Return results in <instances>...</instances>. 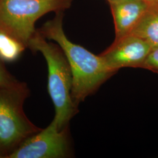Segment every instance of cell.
Listing matches in <instances>:
<instances>
[{
	"label": "cell",
	"mask_w": 158,
	"mask_h": 158,
	"mask_svg": "<svg viewBox=\"0 0 158 158\" xmlns=\"http://www.w3.org/2000/svg\"><path fill=\"white\" fill-rule=\"evenodd\" d=\"M142 68L158 73V47L151 51Z\"/></svg>",
	"instance_id": "11"
},
{
	"label": "cell",
	"mask_w": 158,
	"mask_h": 158,
	"mask_svg": "<svg viewBox=\"0 0 158 158\" xmlns=\"http://www.w3.org/2000/svg\"><path fill=\"white\" fill-rule=\"evenodd\" d=\"M18 81L6 69L4 62L0 59V86H10L18 83Z\"/></svg>",
	"instance_id": "10"
},
{
	"label": "cell",
	"mask_w": 158,
	"mask_h": 158,
	"mask_svg": "<svg viewBox=\"0 0 158 158\" xmlns=\"http://www.w3.org/2000/svg\"><path fill=\"white\" fill-rule=\"evenodd\" d=\"M26 48L19 40L0 29V59L3 62H15Z\"/></svg>",
	"instance_id": "9"
},
{
	"label": "cell",
	"mask_w": 158,
	"mask_h": 158,
	"mask_svg": "<svg viewBox=\"0 0 158 158\" xmlns=\"http://www.w3.org/2000/svg\"><path fill=\"white\" fill-rule=\"evenodd\" d=\"M112 12L115 39L130 34L153 3L148 0H107Z\"/></svg>",
	"instance_id": "7"
},
{
	"label": "cell",
	"mask_w": 158,
	"mask_h": 158,
	"mask_svg": "<svg viewBox=\"0 0 158 158\" xmlns=\"http://www.w3.org/2000/svg\"><path fill=\"white\" fill-rule=\"evenodd\" d=\"M72 0H0V29L10 34L28 48L36 31L35 25L50 12L66 10Z\"/></svg>",
	"instance_id": "4"
},
{
	"label": "cell",
	"mask_w": 158,
	"mask_h": 158,
	"mask_svg": "<svg viewBox=\"0 0 158 158\" xmlns=\"http://www.w3.org/2000/svg\"><path fill=\"white\" fill-rule=\"evenodd\" d=\"M148 1H149V0H148Z\"/></svg>",
	"instance_id": "15"
},
{
	"label": "cell",
	"mask_w": 158,
	"mask_h": 158,
	"mask_svg": "<svg viewBox=\"0 0 158 158\" xmlns=\"http://www.w3.org/2000/svg\"><path fill=\"white\" fill-rule=\"evenodd\" d=\"M0 158H2V157H1V156H0Z\"/></svg>",
	"instance_id": "13"
},
{
	"label": "cell",
	"mask_w": 158,
	"mask_h": 158,
	"mask_svg": "<svg viewBox=\"0 0 158 158\" xmlns=\"http://www.w3.org/2000/svg\"><path fill=\"white\" fill-rule=\"evenodd\" d=\"M27 85L19 81L0 86V156L7 158L29 136L42 130L29 119L23 104L29 96Z\"/></svg>",
	"instance_id": "3"
},
{
	"label": "cell",
	"mask_w": 158,
	"mask_h": 158,
	"mask_svg": "<svg viewBox=\"0 0 158 158\" xmlns=\"http://www.w3.org/2000/svg\"><path fill=\"white\" fill-rule=\"evenodd\" d=\"M28 48L39 52L45 59L48 69V90L55 106L53 120L60 130L68 125L77 112L72 98L73 77L67 58L59 46L46 41L37 30L30 40Z\"/></svg>",
	"instance_id": "2"
},
{
	"label": "cell",
	"mask_w": 158,
	"mask_h": 158,
	"mask_svg": "<svg viewBox=\"0 0 158 158\" xmlns=\"http://www.w3.org/2000/svg\"><path fill=\"white\" fill-rule=\"evenodd\" d=\"M156 5H157V6H158V4H156Z\"/></svg>",
	"instance_id": "14"
},
{
	"label": "cell",
	"mask_w": 158,
	"mask_h": 158,
	"mask_svg": "<svg viewBox=\"0 0 158 158\" xmlns=\"http://www.w3.org/2000/svg\"><path fill=\"white\" fill-rule=\"evenodd\" d=\"M132 34L145 40L152 49L158 47V6L153 4L131 31Z\"/></svg>",
	"instance_id": "8"
},
{
	"label": "cell",
	"mask_w": 158,
	"mask_h": 158,
	"mask_svg": "<svg viewBox=\"0 0 158 158\" xmlns=\"http://www.w3.org/2000/svg\"><path fill=\"white\" fill-rule=\"evenodd\" d=\"M150 2H152L155 4H158V0H149Z\"/></svg>",
	"instance_id": "12"
},
{
	"label": "cell",
	"mask_w": 158,
	"mask_h": 158,
	"mask_svg": "<svg viewBox=\"0 0 158 158\" xmlns=\"http://www.w3.org/2000/svg\"><path fill=\"white\" fill-rule=\"evenodd\" d=\"M152 48L132 34L115 39L112 45L100 56L114 73L124 68H142Z\"/></svg>",
	"instance_id": "6"
},
{
	"label": "cell",
	"mask_w": 158,
	"mask_h": 158,
	"mask_svg": "<svg viewBox=\"0 0 158 158\" xmlns=\"http://www.w3.org/2000/svg\"><path fill=\"white\" fill-rule=\"evenodd\" d=\"M38 31L46 39L56 42L66 57L73 77L71 95L76 106L115 73L100 55L68 39L63 28L62 12H57L56 17Z\"/></svg>",
	"instance_id": "1"
},
{
	"label": "cell",
	"mask_w": 158,
	"mask_h": 158,
	"mask_svg": "<svg viewBox=\"0 0 158 158\" xmlns=\"http://www.w3.org/2000/svg\"><path fill=\"white\" fill-rule=\"evenodd\" d=\"M70 153L68 128L59 130L53 120L46 128L27 138L7 158H63Z\"/></svg>",
	"instance_id": "5"
}]
</instances>
